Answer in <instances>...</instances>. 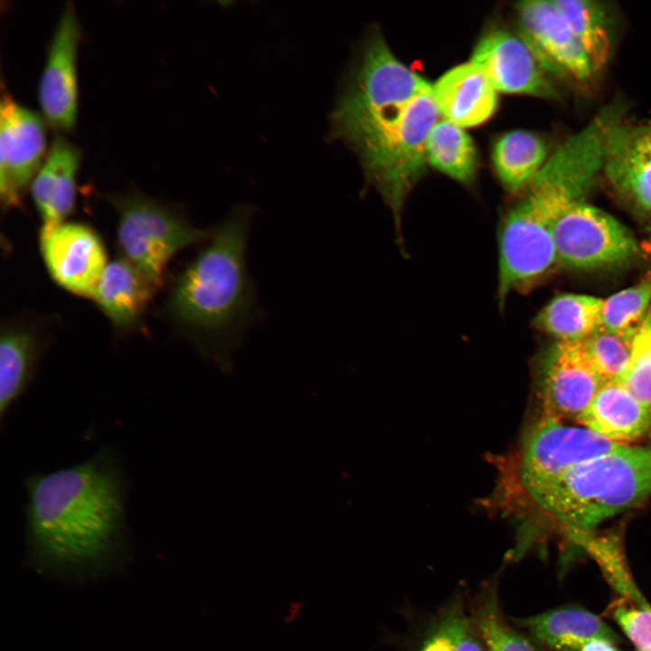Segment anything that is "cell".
<instances>
[{
  "label": "cell",
  "mask_w": 651,
  "mask_h": 651,
  "mask_svg": "<svg viewBox=\"0 0 651 651\" xmlns=\"http://www.w3.org/2000/svg\"><path fill=\"white\" fill-rule=\"evenodd\" d=\"M517 623L553 651H580L596 638H604L615 644L622 641L600 618L578 607L551 609L521 618Z\"/></svg>",
  "instance_id": "ffe728a7"
},
{
  "label": "cell",
  "mask_w": 651,
  "mask_h": 651,
  "mask_svg": "<svg viewBox=\"0 0 651 651\" xmlns=\"http://www.w3.org/2000/svg\"><path fill=\"white\" fill-rule=\"evenodd\" d=\"M443 622L452 636L454 651H485L477 630L466 616L455 611Z\"/></svg>",
  "instance_id": "4dcf8cb0"
},
{
  "label": "cell",
  "mask_w": 651,
  "mask_h": 651,
  "mask_svg": "<svg viewBox=\"0 0 651 651\" xmlns=\"http://www.w3.org/2000/svg\"><path fill=\"white\" fill-rule=\"evenodd\" d=\"M651 496V444L622 445L575 466L500 508L537 513L571 532H586Z\"/></svg>",
  "instance_id": "277c9868"
},
{
  "label": "cell",
  "mask_w": 651,
  "mask_h": 651,
  "mask_svg": "<svg viewBox=\"0 0 651 651\" xmlns=\"http://www.w3.org/2000/svg\"><path fill=\"white\" fill-rule=\"evenodd\" d=\"M80 149L57 135L31 184V193L41 215L40 237L52 232L71 212L76 196Z\"/></svg>",
  "instance_id": "2e32d148"
},
{
  "label": "cell",
  "mask_w": 651,
  "mask_h": 651,
  "mask_svg": "<svg viewBox=\"0 0 651 651\" xmlns=\"http://www.w3.org/2000/svg\"><path fill=\"white\" fill-rule=\"evenodd\" d=\"M426 158L435 169L461 184H470L476 179V146L463 127L447 119L438 121L430 130Z\"/></svg>",
  "instance_id": "cb8c5ba5"
},
{
  "label": "cell",
  "mask_w": 651,
  "mask_h": 651,
  "mask_svg": "<svg viewBox=\"0 0 651 651\" xmlns=\"http://www.w3.org/2000/svg\"><path fill=\"white\" fill-rule=\"evenodd\" d=\"M557 262L578 269L624 265L637 253L630 231L614 217L585 202L569 208L553 229Z\"/></svg>",
  "instance_id": "ba28073f"
},
{
  "label": "cell",
  "mask_w": 651,
  "mask_h": 651,
  "mask_svg": "<svg viewBox=\"0 0 651 651\" xmlns=\"http://www.w3.org/2000/svg\"><path fill=\"white\" fill-rule=\"evenodd\" d=\"M110 201L118 214L117 240L124 259L157 288L170 259L207 236L178 212L144 195H116Z\"/></svg>",
  "instance_id": "52a82bcc"
},
{
  "label": "cell",
  "mask_w": 651,
  "mask_h": 651,
  "mask_svg": "<svg viewBox=\"0 0 651 651\" xmlns=\"http://www.w3.org/2000/svg\"><path fill=\"white\" fill-rule=\"evenodd\" d=\"M79 39L78 19L74 8L69 5L57 23L38 84V100L43 118L54 129L63 132L71 131L76 121Z\"/></svg>",
  "instance_id": "5bb4252c"
},
{
  "label": "cell",
  "mask_w": 651,
  "mask_h": 651,
  "mask_svg": "<svg viewBox=\"0 0 651 651\" xmlns=\"http://www.w3.org/2000/svg\"><path fill=\"white\" fill-rule=\"evenodd\" d=\"M515 10L519 35L551 78L581 86L592 83L596 73L591 63L553 0L519 2Z\"/></svg>",
  "instance_id": "9c48e42d"
},
{
  "label": "cell",
  "mask_w": 651,
  "mask_h": 651,
  "mask_svg": "<svg viewBox=\"0 0 651 651\" xmlns=\"http://www.w3.org/2000/svg\"><path fill=\"white\" fill-rule=\"evenodd\" d=\"M158 288L122 258L108 263L91 298L118 328H130L142 316Z\"/></svg>",
  "instance_id": "d6986e66"
},
{
  "label": "cell",
  "mask_w": 651,
  "mask_h": 651,
  "mask_svg": "<svg viewBox=\"0 0 651 651\" xmlns=\"http://www.w3.org/2000/svg\"><path fill=\"white\" fill-rule=\"evenodd\" d=\"M45 124L39 114L8 94L0 105V195L6 208L20 203L21 193L42 165Z\"/></svg>",
  "instance_id": "30bf717a"
},
{
  "label": "cell",
  "mask_w": 651,
  "mask_h": 651,
  "mask_svg": "<svg viewBox=\"0 0 651 651\" xmlns=\"http://www.w3.org/2000/svg\"><path fill=\"white\" fill-rule=\"evenodd\" d=\"M580 651H618L616 644L604 639L596 638L588 642Z\"/></svg>",
  "instance_id": "d6a6232c"
},
{
  "label": "cell",
  "mask_w": 651,
  "mask_h": 651,
  "mask_svg": "<svg viewBox=\"0 0 651 651\" xmlns=\"http://www.w3.org/2000/svg\"><path fill=\"white\" fill-rule=\"evenodd\" d=\"M638 329V328H637ZM636 330H612L600 326L583 340L601 380L621 382L630 364Z\"/></svg>",
  "instance_id": "484cf974"
},
{
  "label": "cell",
  "mask_w": 651,
  "mask_h": 651,
  "mask_svg": "<svg viewBox=\"0 0 651 651\" xmlns=\"http://www.w3.org/2000/svg\"><path fill=\"white\" fill-rule=\"evenodd\" d=\"M598 75L608 65L612 40L607 8L591 0H553Z\"/></svg>",
  "instance_id": "d4e9b609"
},
{
  "label": "cell",
  "mask_w": 651,
  "mask_h": 651,
  "mask_svg": "<svg viewBox=\"0 0 651 651\" xmlns=\"http://www.w3.org/2000/svg\"><path fill=\"white\" fill-rule=\"evenodd\" d=\"M577 421L601 437L627 445L651 431V410L622 383H604Z\"/></svg>",
  "instance_id": "ac0fdd59"
},
{
  "label": "cell",
  "mask_w": 651,
  "mask_h": 651,
  "mask_svg": "<svg viewBox=\"0 0 651 651\" xmlns=\"http://www.w3.org/2000/svg\"><path fill=\"white\" fill-rule=\"evenodd\" d=\"M41 252L50 276L61 288L92 297L107 267V254L99 234L89 225L63 222L40 237Z\"/></svg>",
  "instance_id": "4fadbf2b"
},
{
  "label": "cell",
  "mask_w": 651,
  "mask_h": 651,
  "mask_svg": "<svg viewBox=\"0 0 651 651\" xmlns=\"http://www.w3.org/2000/svg\"><path fill=\"white\" fill-rule=\"evenodd\" d=\"M619 382L651 410V305L637 331L630 364Z\"/></svg>",
  "instance_id": "f1b7e54d"
},
{
  "label": "cell",
  "mask_w": 651,
  "mask_h": 651,
  "mask_svg": "<svg viewBox=\"0 0 651 651\" xmlns=\"http://www.w3.org/2000/svg\"><path fill=\"white\" fill-rule=\"evenodd\" d=\"M496 91L471 61L448 70L432 85L439 113L461 127L480 125L494 114L498 102Z\"/></svg>",
  "instance_id": "e0dca14e"
},
{
  "label": "cell",
  "mask_w": 651,
  "mask_h": 651,
  "mask_svg": "<svg viewBox=\"0 0 651 651\" xmlns=\"http://www.w3.org/2000/svg\"><path fill=\"white\" fill-rule=\"evenodd\" d=\"M476 622L487 651H538L527 638L504 621L493 594L479 607Z\"/></svg>",
  "instance_id": "83f0119b"
},
{
  "label": "cell",
  "mask_w": 651,
  "mask_h": 651,
  "mask_svg": "<svg viewBox=\"0 0 651 651\" xmlns=\"http://www.w3.org/2000/svg\"><path fill=\"white\" fill-rule=\"evenodd\" d=\"M651 305V273L637 284L603 299L601 326L612 330H636Z\"/></svg>",
  "instance_id": "4316f807"
},
{
  "label": "cell",
  "mask_w": 651,
  "mask_h": 651,
  "mask_svg": "<svg viewBox=\"0 0 651 651\" xmlns=\"http://www.w3.org/2000/svg\"><path fill=\"white\" fill-rule=\"evenodd\" d=\"M548 146L538 134L514 130L494 145L492 160L495 173L510 192L526 189L549 157Z\"/></svg>",
  "instance_id": "44dd1931"
},
{
  "label": "cell",
  "mask_w": 651,
  "mask_h": 651,
  "mask_svg": "<svg viewBox=\"0 0 651 651\" xmlns=\"http://www.w3.org/2000/svg\"><path fill=\"white\" fill-rule=\"evenodd\" d=\"M439 111L432 85L399 61L378 33L365 42L331 115V133L359 157L396 225L426 171V144Z\"/></svg>",
  "instance_id": "6da1fadb"
},
{
  "label": "cell",
  "mask_w": 651,
  "mask_h": 651,
  "mask_svg": "<svg viewBox=\"0 0 651 651\" xmlns=\"http://www.w3.org/2000/svg\"><path fill=\"white\" fill-rule=\"evenodd\" d=\"M611 616L637 651H651V606L621 599L611 607Z\"/></svg>",
  "instance_id": "f546056e"
},
{
  "label": "cell",
  "mask_w": 651,
  "mask_h": 651,
  "mask_svg": "<svg viewBox=\"0 0 651 651\" xmlns=\"http://www.w3.org/2000/svg\"><path fill=\"white\" fill-rule=\"evenodd\" d=\"M578 183L565 169L545 165L507 213L499 242L498 304L550 271L557 256L553 229L558 219L579 203Z\"/></svg>",
  "instance_id": "5b68a950"
},
{
  "label": "cell",
  "mask_w": 651,
  "mask_h": 651,
  "mask_svg": "<svg viewBox=\"0 0 651 651\" xmlns=\"http://www.w3.org/2000/svg\"><path fill=\"white\" fill-rule=\"evenodd\" d=\"M602 175L621 197L651 213V122L620 118L610 127Z\"/></svg>",
  "instance_id": "9a60e30c"
},
{
  "label": "cell",
  "mask_w": 651,
  "mask_h": 651,
  "mask_svg": "<svg viewBox=\"0 0 651 651\" xmlns=\"http://www.w3.org/2000/svg\"><path fill=\"white\" fill-rule=\"evenodd\" d=\"M602 306L599 297L561 294L542 307L534 325L556 341H583L601 326Z\"/></svg>",
  "instance_id": "7402d4cb"
},
{
  "label": "cell",
  "mask_w": 651,
  "mask_h": 651,
  "mask_svg": "<svg viewBox=\"0 0 651 651\" xmlns=\"http://www.w3.org/2000/svg\"><path fill=\"white\" fill-rule=\"evenodd\" d=\"M251 217L250 208L238 207L217 226L210 243L177 277L168 302L174 318L203 338L224 368L256 313L245 263Z\"/></svg>",
  "instance_id": "3957f363"
},
{
  "label": "cell",
  "mask_w": 651,
  "mask_h": 651,
  "mask_svg": "<svg viewBox=\"0 0 651 651\" xmlns=\"http://www.w3.org/2000/svg\"><path fill=\"white\" fill-rule=\"evenodd\" d=\"M29 556L43 571L86 579L113 571L127 551L125 483L115 455L26 481Z\"/></svg>",
  "instance_id": "7a4b0ae2"
},
{
  "label": "cell",
  "mask_w": 651,
  "mask_h": 651,
  "mask_svg": "<svg viewBox=\"0 0 651 651\" xmlns=\"http://www.w3.org/2000/svg\"><path fill=\"white\" fill-rule=\"evenodd\" d=\"M494 88L508 94L556 99L559 93L533 52L519 35L505 29H492L476 42L471 61Z\"/></svg>",
  "instance_id": "7c38bea8"
},
{
  "label": "cell",
  "mask_w": 651,
  "mask_h": 651,
  "mask_svg": "<svg viewBox=\"0 0 651 651\" xmlns=\"http://www.w3.org/2000/svg\"><path fill=\"white\" fill-rule=\"evenodd\" d=\"M615 443L585 427L542 414L514 455L498 462L497 506L557 478L570 468L611 452Z\"/></svg>",
  "instance_id": "8992f818"
},
{
  "label": "cell",
  "mask_w": 651,
  "mask_h": 651,
  "mask_svg": "<svg viewBox=\"0 0 651 651\" xmlns=\"http://www.w3.org/2000/svg\"><path fill=\"white\" fill-rule=\"evenodd\" d=\"M35 335L22 326H6L0 339V412L4 415L26 389L38 358Z\"/></svg>",
  "instance_id": "603a6c76"
},
{
  "label": "cell",
  "mask_w": 651,
  "mask_h": 651,
  "mask_svg": "<svg viewBox=\"0 0 651 651\" xmlns=\"http://www.w3.org/2000/svg\"><path fill=\"white\" fill-rule=\"evenodd\" d=\"M543 414L576 420L604 382L597 373L583 341H556L541 363Z\"/></svg>",
  "instance_id": "8fae6325"
},
{
  "label": "cell",
  "mask_w": 651,
  "mask_h": 651,
  "mask_svg": "<svg viewBox=\"0 0 651 651\" xmlns=\"http://www.w3.org/2000/svg\"><path fill=\"white\" fill-rule=\"evenodd\" d=\"M420 651H454L452 636L444 622L427 639Z\"/></svg>",
  "instance_id": "1f68e13d"
}]
</instances>
